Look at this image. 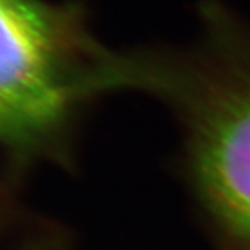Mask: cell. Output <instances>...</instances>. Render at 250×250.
Masks as SVG:
<instances>
[{
  "mask_svg": "<svg viewBox=\"0 0 250 250\" xmlns=\"http://www.w3.org/2000/svg\"><path fill=\"white\" fill-rule=\"evenodd\" d=\"M0 134L14 153L47 142L88 83L77 67L98 50L75 10L0 0Z\"/></svg>",
  "mask_w": 250,
  "mask_h": 250,
  "instance_id": "cell-1",
  "label": "cell"
},
{
  "mask_svg": "<svg viewBox=\"0 0 250 250\" xmlns=\"http://www.w3.org/2000/svg\"><path fill=\"white\" fill-rule=\"evenodd\" d=\"M208 95L193 141L195 178L217 221L250 248V70Z\"/></svg>",
  "mask_w": 250,
  "mask_h": 250,
  "instance_id": "cell-2",
  "label": "cell"
}]
</instances>
